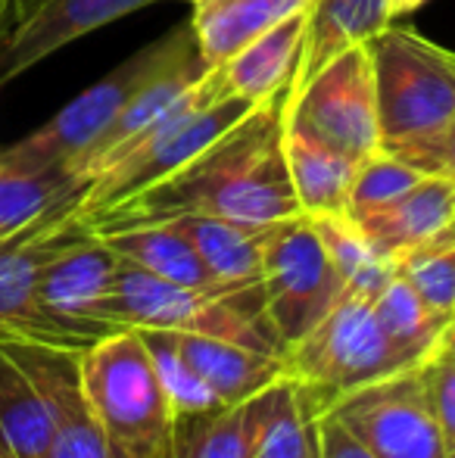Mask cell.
<instances>
[{
  "label": "cell",
  "mask_w": 455,
  "mask_h": 458,
  "mask_svg": "<svg viewBox=\"0 0 455 458\" xmlns=\"http://www.w3.org/2000/svg\"><path fill=\"white\" fill-rule=\"evenodd\" d=\"M284 94L256 103L165 182L85 218V225L104 234L178 216H215L243 225H274L299 216L284 159Z\"/></svg>",
  "instance_id": "obj_1"
},
{
  "label": "cell",
  "mask_w": 455,
  "mask_h": 458,
  "mask_svg": "<svg viewBox=\"0 0 455 458\" xmlns=\"http://www.w3.org/2000/svg\"><path fill=\"white\" fill-rule=\"evenodd\" d=\"M104 318L113 327L134 331H188L219 337L268 356H284L287 350L265 312L262 284L190 290L163 281L125 259H119L115 268Z\"/></svg>",
  "instance_id": "obj_2"
},
{
  "label": "cell",
  "mask_w": 455,
  "mask_h": 458,
  "mask_svg": "<svg viewBox=\"0 0 455 458\" xmlns=\"http://www.w3.org/2000/svg\"><path fill=\"white\" fill-rule=\"evenodd\" d=\"M81 384L113 458H165L175 428L153 356L134 327H122L79 356Z\"/></svg>",
  "instance_id": "obj_3"
},
{
  "label": "cell",
  "mask_w": 455,
  "mask_h": 458,
  "mask_svg": "<svg viewBox=\"0 0 455 458\" xmlns=\"http://www.w3.org/2000/svg\"><path fill=\"white\" fill-rule=\"evenodd\" d=\"M253 106L256 103H247L240 97L222 94L215 69H209L206 79L197 81L175 109H169L150 131L115 153L110 165L88 184L79 206L81 222L165 182L188 159L206 150L219 134H225L234 122H240Z\"/></svg>",
  "instance_id": "obj_4"
},
{
  "label": "cell",
  "mask_w": 455,
  "mask_h": 458,
  "mask_svg": "<svg viewBox=\"0 0 455 458\" xmlns=\"http://www.w3.org/2000/svg\"><path fill=\"white\" fill-rule=\"evenodd\" d=\"M381 150L437 138L455 119V54L390 22L368 44Z\"/></svg>",
  "instance_id": "obj_5"
},
{
  "label": "cell",
  "mask_w": 455,
  "mask_h": 458,
  "mask_svg": "<svg viewBox=\"0 0 455 458\" xmlns=\"http://www.w3.org/2000/svg\"><path fill=\"white\" fill-rule=\"evenodd\" d=\"M412 368L415 365L390 344L383 327L377 325L368 296L350 290L309 334H303L284 352L287 377L318 390L328 403L356 386Z\"/></svg>",
  "instance_id": "obj_6"
},
{
  "label": "cell",
  "mask_w": 455,
  "mask_h": 458,
  "mask_svg": "<svg viewBox=\"0 0 455 458\" xmlns=\"http://www.w3.org/2000/svg\"><path fill=\"white\" fill-rule=\"evenodd\" d=\"M175 41H178V25L172 31H165L159 41L147 44L138 54H131L122 66H115L110 75H104L97 85L81 91L54 119L44 122L38 131H31L19 144L6 147L0 153V163L19 165V169H54V165H66V169L75 172L81 157L104 138V131L113 125V119L122 113V106L131 100V94L172 54Z\"/></svg>",
  "instance_id": "obj_7"
},
{
  "label": "cell",
  "mask_w": 455,
  "mask_h": 458,
  "mask_svg": "<svg viewBox=\"0 0 455 458\" xmlns=\"http://www.w3.org/2000/svg\"><path fill=\"white\" fill-rule=\"evenodd\" d=\"M115 268L119 256L91 228L63 243L38 277V331L31 344L88 350L106 334L122 331L104 318Z\"/></svg>",
  "instance_id": "obj_8"
},
{
  "label": "cell",
  "mask_w": 455,
  "mask_h": 458,
  "mask_svg": "<svg viewBox=\"0 0 455 458\" xmlns=\"http://www.w3.org/2000/svg\"><path fill=\"white\" fill-rule=\"evenodd\" d=\"M262 296L284 346L309 334L346 293L309 216H293L265 228L262 241ZM287 352V350H284Z\"/></svg>",
  "instance_id": "obj_9"
},
{
  "label": "cell",
  "mask_w": 455,
  "mask_h": 458,
  "mask_svg": "<svg viewBox=\"0 0 455 458\" xmlns=\"http://www.w3.org/2000/svg\"><path fill=\"white\" fill-rule=\"evenodd\" d=\"M284 115L328 140L356 163L381 150L375 75L368 47L343 50L322 66L297 94H284Z\"/></svg>",
  "instance_id": "obj_10"
},
{
  "label": "cell",
  "mask_w": 455,
  "mask_h": 458,
  "mask_svg": "<svg viewBox=\"0 0 455 458\" xmlns=\"http://www.w3.org/2000/svg\"><path fill=\"white\" fill-rule=\"evenodd\" d=\"M328 415L375 458H450L418 368L343 393L331 403Z\"/></svg>",
  "instance_id": "obj_11"
},
{
  "label": "cell",
  "mask_w": 455,
  "mask_h": 458,
  "mask_svg": "<svg viewBox=\"0 0 455 458\" xmlns=\"http://www.w3.org/2000/svg\"><path fill=\"white\" fill-rule=\"evenodd\" d=\"M159 0H0V88L66 44Z\"/></svg>",
  "instance_id": "obj_12"
},
{
  "label": "cell",
  "mask_w": 455,
  "mask_h": 458,
  "mask_svg": "<svg viewBox=\"0 0 455 458\" xmlns=\"http://www.w3.org/2000/svg\"><path fill=\"white\" fill-rule=\"evenodd\" d=\"M4 344L10 346L47 405L54 428L47 458H113L81 384V350L31 344V340H4Z\"/></svg>",
  "instance_id": "obj_13"
},
{
  "label": "cell",
  "mask_w": 455,
  "mask_h": 458,
  "mask_svg": "<svg viewBox=\"0 0 455 458\" xmlns=\"http://www.w3.org/2000/svg\"><path fill=\"white\" fill-rule=\"evenodd\" d=\"M81 203H63L25 228L0 237V340H35L38 277L50 256L88 228Z\"/></svg>",
  "instance_id": "obj_14"
},
{
  "label": "cell",
  "mask_w": 455,
  "mask_h": 458,
  "mask_svg": "<svg viewBox=\"0 0 455 458\" xmlns=\"http://www.w3.org/2000/svg\"><path fill=\"white\" fill-rule=\"evenodd\" d=\"M287 390L291 377H281L237 405L175 415L165 458H253Z\"/></svg>",
  "instance_id": "obj_15"
},
{
  "label": "cell",
  "mask_w": 455,
  "mask_h": 458,
  "mask_svg": "<svg viewBox=\"0 0 455 458\" xmlns=\"http://www.w3.org/2000/svg\"><path fill=\"white\" fill-rule=\"evenodd\" d=\"M455 182L443 175H425L406 193L352 218L377 256L396 262L400 256L421 250L452 222Z\"/></svg>",
  "instance_id": "obj_16"
},
{
  "label": "cell",
  "mask_w": 455,
  "mask_h": 458,
  "mask_svg": "<svg viewBox=\"0 0 455 458\" xmlns=\"http://www.w3.org/2000/svg\"><path fill=\"white\" fill-rule=\"evenodd\" d=\"M306 22H309V10L284 19L265 35L243 44L222 66H215L222 94L240 97L247 103H262L268 97L284 94L303 60Z\"/></svg>",
  "instance_id": "obj_17"
},
{
  "label": "cell",
  "mask_w": 455,
  "mask_h": 458,
  "mask_svg": "<svg viewBox=\"0 0 455 458\" xmlns=\"http://www.w3.org/2000/svg\"><path fill=\"white\" fill-rule=\"evenodd\" d=\"M169 334L184 365L213 390L222 405H237L287 377L284 356H268V352H256L219 337H203V334Z\"/></svg>",
  "instance_id": "obj_18"
},
{
  "label": "cell",
  "mask_w": 455,
  "mask_h": 458,
  "mask_svg": "<svg viewBox=\"0 0 455 458\" xmlns=\"http://www.w3.org/2000/svg\"><path fill=\"white\" fill-rule=\"evenodd\" d=\"M284 159L303 216H346L358 163L284 115Z\"/></svg>",
  "instance_id": "obj_19"
},
{
  "label": "cell",
  "mask_w": 455,
  "mask_h": 458,
  "mask_svg": "<svg viewBox=\"0 0 455 458\" xmlns=\"http://www.w3.org/2000/svg\"><path fill=\"white\" fill-rule=\"evenodd\" d=\"M390 25V0H312L303 60L287 94H297L322 66L343 50L368 44Z\"/></svg>",
  "instance_id": "obj_20"
},
{
  "label": "cell",
  "mask_w": 455,
  "mask_h": 458,
  "mask_svg": "<svg viewBox=\"0 0 455 458\" xmlns=\"http://www.w3.org/2000/svg\"><path fill=\"white\" fill-rule=\"evenodd\" d=\"M309 6L312 0H200L194 4L190 29L197 35L200 56L209 69H215L243 44Z\"/></svg>",
  "instance_id": "obj_21"
},
{
  "label": "cell",
  "mask_w": 455,
  "mask_h": 458,
  "mask_svg": "<svg viewBox=\"0 0 455 458\" xmlns=\"http://www.w3.org/2000/svg\"><path fill=\"white\" fill-rule=\"evenodd\" d=\"M100 237L119 259L134 262L138 268L163 277L169 284L190 290H228V284H219L213 272L203 266V259L190 247L188 237L169 222L131 225V228L104 231Z\"/></svg>",
  "instance_id": "obj_22"
},
{
  "label": "cell",
  "mask_w": 455,
  "mask_h": 458,
  "mask_svg": "<svg viewBox=\"0 0 455 458\" xmlns=\"http://www.w3.org/2000/svg\"><path fill=\"white\" fill-rule=\"evenodd\" d=\"M169 225H175L188 237L203 266L219 284H228V287L259 284L262 241H265L268 225H243L215 216H178Z\"/></svg>",
  "instance_id": "obj_23"
},
{
  "label": "cell",
  "mask_w": 455,
  "mask_h": 458,
  "mask_svg": "<svg viewBox=\"0 0 455 458\" xmlns=\"http://www.w3.org/2000/svg\"><path fill=\"white\" fill-rule=\"evenodd\" d=\"M50 437L41 393L0 340V458H47Z\"/></svg>",
  "instance_id": "obj_24"
},
{
  "label": "cell",
  "mask_w": 455,
  "mask_h": 458,
  "mask_svg": "<svg viewBox=\"0 0 455 458\" xmlns=\"http://www.w3.org/2000/svg\"><path fill=\"white\" fill-rule=\"evenodd\" d=\"M88 182L66 165L19 169L0 163V237L25 228L63 203H81Z\"/></svg>",
  "instance_id": "obj_25"
},
{
  "label": "cell",
  "mask_w": 455,
  "mask_h": 458,
  "mask_svg": "<svg viewBox=\"0 0 455 458\" xmlns=\"http://www.w3.org/2000/svg\"><path fill=\"white\" fill-rule=\"evenodd\" d=\"M371 309H375L377 325L383 327V334L390 337V344L402 352L415 368L434 356L443 344L446 327L427 315V309L421 306V300L415 296V290L396 275L371 296Z\"/></svg>",
  "instance_id": "obj_26"
},
{
  "label": "cell",
  "mask_w": 455,
  "mask_h": 458,
  "mask_svg": "<svg viewBox=\"0 0 455 458\" xmlns=\"http://www.w3.org/2000/svg\"><path fill=\"white\" fill-rule=\"evenodd\" d=\"M309 222L350 293L371 300L393 277L396 266L375 253V247L365 241V234L350 216H309Z\"/></svg>",
  "instance_id": "obj_27"
},
{
  "label": "cell",
  "mask_w": 455,
  "mask_h": 458,
  "mask_svg": "<svg viewBox=\"0 0 455 458\" xmlns=\"http://www.w3.org/2000/svg\"><path fill=\"white\" fill-rule=\"evenodd\" d=\"M328 405L318 390L291 377V390L281 399L253 458H322V415Z\"/></svg>",
  "instance_id": "obj_28"
},
{
  "label": "cell",
  "mask_w": 455,
  "mask_h": 458,
  "mask_svg": "<svg viewBox=\"0 0 455 458\" xmlns=\"http://www.w3.org/2000/svg\"><path fill=\"white\" fill-rule=\"evenodd\" d=\"M393 266L396 275L415 290L427 315L437 325L450 327V321L455 318V247L412 250V253L400 256Z\"/></svg>",
  "instance_id": "obj_29"
},
{
  "label": "cell",
  "mask_w": 455,
  "mask_h": 458,
  "mask_svg": "<svg viewBox=\"0 0 455 458\" xmlns=\"http://www.w3.org/2000/svg\"><path fill=\"white\" fill-rule=\"evenodd\" d=\"M425 178V172H418L415 165L396 159L393 153L377 150L368 159H362L352 175L350 197H346V216L358 218L371 209H381L383 203L396 199L400 193H406L412 184H418Z\"/></svg>",
  "instance_id": "obj_30"
},
{
  "label": "cell",
  "mask_w": 455,
  "mask_h": 458,
  "mask_svg": "<svg viewBox=\"0 0 455 458\" xmlns=\"http://www.w3.org/2000/svg\"><path fill=\"white\" fill-rule=\"evenodd\" d=\"M140 337H144L147 350H150L153 365H156L159 380H163L165 393H169V403H172V409H175V415L222 409V403L213 396V390L184 365L181 356H178L169 331H140Z\"/></svg>",
  "instance_id": "obj_31"
},
{
  "label": "cell",
  "mask_w": 455,
  "mask_h": 458,
  "mask_svg": "<svg viewBox=\"0 0 455 458\" xmlns=\"http://www.w3.org/2000/svg\"><path fill=\"white\" fill-rule=\"evenodd\" d=\"M418 374L431 415L443 437L446 455L455 458V352L437 350L427 362L418 365Z\"/></svg>",
  "instance_id": "obj_32"
},
{
  "label": "cell",
  "mask_w": 455,
  "mask_h": 458,
  "mask_svg": "<svg viewBox=\"0 0 455 458\" xmlns=\"http://www.w3.org/2000/svg\"><path fill=\"white\" fill-rule=\"evenodd\" d=\"M387 153H393L402 163L415 165V169L425 172V175H443L455 182V119L437 134V138L418 140V144H409V147L387 150Z\"/></svg>",
  "instance_id": "obj_33"
},
{
  "label": "cell",
  "mask_w": 455,
  "mask_h": 458,
  "mask_svg": "<svg viewBox=\"0 0 455 458\" xmlns=\"http://www.w3.org/2000/svg\"><path fill=\"white\" fill-rule=\"evenodd\" d=\"M322 458H375L334 415H322Z\"/></svg>",
  "instance_id": "obj_34"
},
{
  "label": "cell",
  "mask_w": 455,
  "mask_h": 458,
  "mask_svg": "<svg viewBox=\"0 0 455 458\" xmlns=\"http://www.w3.org/2000/svg\"><path fill=\"white\" fill-rule=\"evenodd\" d=\"M425 4H427V0H390V22H396V19L421 10Z\"/></svg>",
  "instance_id": "obj_35"
},
{
  "label": "cell",
  "mask_w": 455,
  "mask_h": 458,
  "mask_svg": "<svg viewBox=\"0 0 455 458\" xmlns=\"http://www.w3.org/2000/svg\"><path fill=\"white\" fill-rule=\"evenodd\" d=\"M431 250H446V247H455V216H452V222L446 225L443 231H440L437 237H434L431 243H427Z\"/></svg>",
  "instance_id": "obj_36"
},
{
  "label": "cell",
  "mask_w": 455,
  "mask_h": 458,
  "mask_svg": "<svg viewBox=\"0 0 455 458\" xmlns=\"http://www.w3.org/2000/svg\"><path fill=\"white\" fill-rule=\"evenodd\" d=\"M440 350H450V352H455V318L450 321V327H446L443 344H440Z\"/></svg>",
  "instance_id": "obj_37"
},
{
  "label": "cell",
  "mask_w": 455,
  "mask_h": 458,
  "mask_svg": "<svg viewBox=\"0 0 455 458\" xmlns=\"http://www.w3.org/2000/svg\"><path fill=\"white\" fill-rule=\"evenodd\" d=\"M184 4H200V0H184Z\"/></svg>",
  "instance_id": "obj_38"
}]
</instances>
